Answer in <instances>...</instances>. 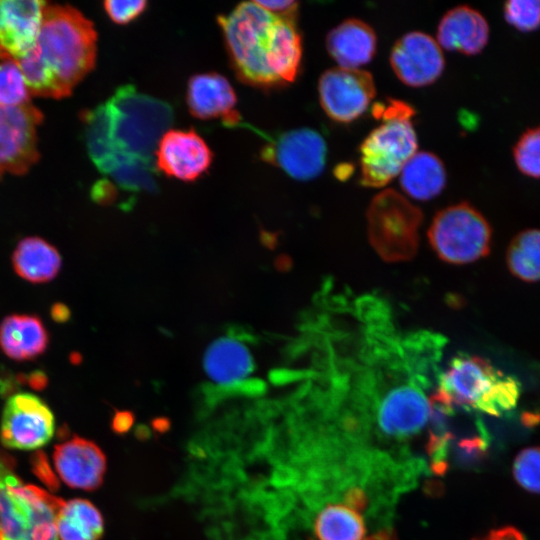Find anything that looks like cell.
<instances>
[{"mask_svg": "<svg viewBox=\"0 0 540 540\" xmlns=\"http://www.w3.org/2000/svg\"><path fill=\"white\" fill-rule=\"evenodd\" d=\"M377 47L374 30L359 19H347L329 31L326 48L329 55L346 69H359L369 63Z\"/></svg>", "mask_w": 540, "mask_h": 540, "instance_id": "obj_19", "label": "cell"}, {"mask_svg": "<svg viewBox=\"0 0 540 540\" xmlns=\"http://www.w3.org/2000/svg\"><path fill=\"white\" fill-rule=\"evenodd\" d=\"M90 158L103 174L115 168L120 153L114 139V118L107 102L81 114Z\"/></svg>", "mask_w": 540, "mask_h": 540, "instance_id": "obj_22", "label": "cell"}, {"mask_svg": "<svg viewBox=\"0 0 540 540\" xmlns=\"http://www.w3.org/2000/svg\"><path fill=\"white\" fill-rule=\"evenodd\" d=\"M70 361L73 363V364H79L81 361H82V356L80 353H77V352H73L71 353L70 355Z\"/></svg>", "mask_w": 540, "mask_h": 540, "instance_id": "obj_44", "label": "cell"}, {"mask_svg": "<svg viewBox=\"0 0 540 540\" xmlns=\"http://www.w3.org/2000/svg\"><path fill=\"white\" fill-rule=\"evenodd\" d=\"M186 102L192 116L201 120L221 118L228 126L238 125L237 97L226 77L210 72L193 75L187 84Z\"/></svg>", "mask_w": 540, "mask_h": 540, "instance_id": "obj_17", "label": "cell"}, {"mask_svg": "<svg viewBox=\"0 0 540 540\" xmlns=\"http://www.w3.org/2000/svg\"><path fill=\"white\" fill-rule=\"evenodd\" d=\"M53 461L59 477L71 488L91 491L103 482L106 457L90 440L73 436L57 444Z\"/></svg>", "mask_w": 540, "mask_h": 540, "instance_id": "obj_16", "label": "cell"}, {"mask_svg": "<svg viewBox=\"0 0 540 540\" xmlns=\"http://www.w3.org/2000/svg\"><path fill=\"white\" fill-rule=\"evenodd\" d=\"M390 64L401 82L410 87H423L441 76L445 60L435 39L424 32L413 31L396 41Z\"/></svg>", "mask_w": 540, "mask_h": 540, "instance_id": "obj_13", "label": "cell"}, {"mask_svg": "<svg viewBox=\"0 0 540 540\" xmlns=\"http://www.w3.org/2000/svg\"><path fill=\"white\" fill-rule=\"evenodd\" d=\"M427 235L432 249L442 261L462 265L489 254L492 230L477 209L461 202L437 212Z\"/></svg>", "mask_w": 540, "mask_h": 540, "instance_id": "obj_7", "label": "cell"}, {"mask_svg": "<svg viewBox=\"0 0 540 540\" xmlns=\"http://www.w3.org/2000/svg\"><path fill=\"white\" fill-rule=\"evenodd\" d=\"M318 540H369L363 514L343 502L322 506L313 522Z\"/></svg>", "mask_w": 540, "mask_h": 540, "instance_id": "obj_26", "label": "cell"}, {"mask_svg": "<svg viewBox=\"0 0 540 540\" xmlns=\"http://www.w3.org/2000/svg\"><path fill=\"white\" fill-rule=\"evenodd\" d=\"M256 4L281 19L295 20L298 2L292 0L255 1Z\"/></svg>", "mask_w": 540, "mask_h": 540, "instance_id": "obj_37", "label": "cell"}, {"mask_svg": "<svg viewBox=\"0 0 540 540\" xmlns=\"http://www.w3.org/2000/svg\"><path fill=\"white\" fill-rule=\"evenodd\" d=\"M35 50L66 97L95 66L97 32L79 10L46 5Z\"/></svg>", "mask_w": 540, "mask_h": 540, "instance_id": "obj_1", "label": "cell"}, {"mask_svg": "<svg viewBox=\"0 0 540 540\" xmlns=\"http://www.w3.org/2000/svg\"><path fill=\"white\" fill-rule=\"evenodd\" d=\"M400 185L411 198L430 200L439 195L446 185L445 167L435 154L416 152L400 172Z\"/></svg>", "mask_w": 540, "mask_h": 540, "instance_id": "obj_25", "label": "cell"}, {"mask_svg": "<svg viewBox=\"0 0 540 540\" xmlns=\"http://www.w3.org/2000/svg\"><path fill=\"white\" fill-rule=\"evenodd\" d=\"M62 260L58 250L39 237L22 239L12 254L15 272L32 283H44L56 277Z\"/></svg>", "mask_w": 540, "mask_h": 540, "instance_id": "obj_24", "label": "cell"}, {"mask_svg": "<svg viewBox=\"0 0 540 540\" xmlns=\"http://www.w3.org/2000/svg\"><path fill=\"white\" fill-rule=\"evenodd\" d=\"M203 367L208 377L220 385L242 381L255 369L248 348L231 336L220 337L208 346L203 356Z\"/></svg>", "mask_w": 540, "mask_h": 540, "instance_id": "obj_21", "label": "cell"}, {"mask_svg": "<svg viewBox=\"0 0 540 540\" xmlns=\"http://www.w3.org/2000/svg\"><path fill=\"white\" fill-rule=\"evenodd\" d=\"M294 22L277 18L272 31L267 64L280 86L293 82L301 66L302 42Z\"/></svg>", "mask_w": 540, "mask_h": 540, "instance_id": "obj_23", "label": "cell"}, {"mask_svg": "<svg viewBox=\"0 0 540 540\" xmlns=\"http://www.w3.org/2000/svg\"><path fill=\"white\" fill-rule=\"evenodd\" d=\"M56 528L59 540H99L104 532V520L90 501L77 498L63 502Z\"/></svg>", "mask_w": 540, "mask_h": 540, "instance_id": "obj_27", "label": "cell"}, {"mask_svg": "<svg viewBox=\"0 0 540 540\" xmlns=\"http://www.w3.org/2000/svg\"><path fill=\"white\" fill-rule=\"evenodd\" d=\"M48 344V332L36 315L11 314L0 323V348L13 360L34 359L46 351Z\"/></svg>", "mask_w": 540, "mask_h": 540, "instance_id": "obj_20", "label": "cell"}, {"mask_svg": "<svg viewBox=\"0 0 540 540\" xmlns=\"http://www.w3.org/2000/svg\"><path fill=\"white\" fill-rule=\"evenodd\" d=\"M475 540H525L520 531L513 527L492 530L486 536Z\"/></svg>", "mask_w": 540, "mask_h": 540, "instance_id": "obj_41", "label": "cell"}, {"mask_svg": "<svg viewBox=\"0 0 540 540\" xmlns=\"http://www.w3.org/2000/svg\"><path fill=\"white\" fill-rule=\"evenodd\" d=\"M504 17L519 31H534L540 26V0H510L504 5Z\"/></svg>", "mask_w": 540, "mask_h": 540, "instance_id": "obj_34", "label": "cell"}, {"mask_svg": "<svg viewBox=\"0 0 540 540\" xmlns=\"http://www.w3.org/2000/svg\"><path fill=\"white\" fill-rule=\"evenodd\" d=\"M44 1L0 0V58L19 60L37 44Z\"/></svg>", "mask_w": 540, "mask_h": 540, "instance_id": "obj_15", "label": "cell"}, {"mask_svg": "<svg viewBox=\"0 0 540 540\" xmlns=\"http://www.w3.org/2000/svg\"><path fill=\"white\" fill-rule=\"evenodd\" d=\"M489 25L477 10L457 6L444 14L437 27L440 47L466 55L480 53L488 43Z\"/></svg>", "mask_w": 540, "mask_h": 540, "instance_id": "obj_18", "label": "cell"}, {"mask_svg": "<svg viewBox=\"0 0 540 540\" xmlns=\"http://www.w3.org/2000/svg\"><path fill=\"white\" fill-rule=\"evenodd\" d=\"M414 109L400 100L388 99L386 102L377 103L372 109L373 116L378 120L389 118H410L414 115Z\"/></svg>", "mask_w": 540, "mask_h": 540, "instance_id": "obj_36", "label": "cell"}, {"mask_svg": "<svg viewBox=\"0 0 540 540\" xmlns=\"http://www.w3.org/2000/svg\"><path fill=\"white\" fill-rule=\"evenodd\" d=\"M35 456H36L35 460L33 461V464L35 467V473L48 486L52 488L55 487L57 484V481H56L57 479L55 478L49 466L47 465L45 455L43 453L38 452Z\"/></svg>", "mask_w": 540, "mask_h": 540, "instance_id": "obj_40", "label": "cell"}, {"mask_svg": "<svg viewBox=\"0 0 540 540\" xmlns=\"http://www.w3.org/2000/svg\"><path fill=\"white\" fill-rule=\"evenodd\" d=\"M506 263L518 279L540 281V230L528 229L518 233L508 245Z\"/></svg>", "mask_w": 540, "mask_h": 540, "instance_id": "obj_28", "label": "cell"}, {"mask_svg": "<svg viewBox=\"0 0 540 540\" xmlns=\"http://www.w3.org/2000/svg\"><path fill=\"white\" fill-rule=\"evenodd\" d=\"M90 196L100 205H111L117 198V190L107 179L98 180L91 188Z\"/></svg>", "mask_w": 540, "mask_h": 540, "instance_id": "obj_38", "label": "cell"}, {"mask_svg": "<svg viewBox=\"0 0 540 540\" xmlns=\"http://www.w3.org/2000/svg\"><path fill=\"white\" fill-rule=\"evenodd\" d=\"M13 464L0 461V540H59L56 519L64 500L23 484Z\"/></svg>", "mask_w": 540, "mask_h": 540, "instance_id": "obj_4", "label": "cell"}, {"mask_svg": "<svg viewBox=\"0 0 540 540\" xmlns=\"http://www.w3.org/2000/svg\"><path fill=\"white\" fill-rule=\"evenodd\" d=\"M318 93L320 105L329 118L350 123L367 110L376 88L369 72L334 67L320 76Z\"/></svg>", "mask_w": 540, "mask_h": 540, "instance_id": "obj_11", "label": "cell"}, {"mask_svg": "<svg viewBox=\"0 0 540 540\" xmlns=\"http://www.w3.org/2000/svg\"><path fill=\"white\" fill-rule=\"evenodd\" d=\"M135 420L134 414L129 410H116L111 426L115 433L123 434L129 431Z\"/></svg>", "mask_w": 540, "mask_h": 540, "instance_id": "obj_39", "label": "cell"}, {"mask_svg": "<svg viewBox=\"0 0 540 540\" xmlns=\"http://www.w3.org/2000/svg\"><path fill=\"white\" fill-rule=\"evenodd\" d=\"M513 476L522 488L540 494V447L519 452L513 462Z\"/></svg>", "mask_w": 540, "mask_h": 540, "instance_id": "obj_33", "label": "cell"}, {"mask_svg": "<svg viewBox=\"0 0 540 540\" xmlns=\"http://www.w3.org/2000/svg\"><path fill=\"white\" fill-rule=\"evenodd\" d=\"M30 92L15 60L0 63V105L21 106L29 103Z\"/></svg>", "mask_w": 540, "mask_h": 540, "instance_id": "obj_31", "label": "cell"}, {"mask_svg": "<svg viewBox=\"0 0 540 540\" xmlns=\"http://www.w3.org/2000/svg\"><path fill=\"white\" fill-rule=\"evenodd\" d=\"M108 103L113 112L118 152L154 161L157 146L174 120L170 104L141 93L130 84L119 87Z\"/></svg>", "mask_w": 540, "mask_h": 540, "instance_id": "obj_5", "label": "cell"}, {"mask_svg": "<svg viewBox=\"0 0 540 540\" xmlns=\"http://www.w3.org/2000/svg\"><path fill=\"white\" fill-rule=\"evenodd\" d=\"M278 17L252 2H242L218 17L232 66L240 80L260 88L280 86L269 71L267 58Z\"/></svg>", "mask_w": 540, "mask_h": 540, "instance_id": "obj_3", "label": "cell"}, {"mask_svg": "<svg viewBox=\"0 0 540 540\" xmlns=\"http://www.w3.org/2000/svg\"><path fill=\"white\" fill-rule=\"evenodd\" d=\"M154 159L156 169L165 175L191 182L207 172L213 153L193 129H170L161 138Z\"/></svg>", "mask_w": 540, "mask_h": 540, "instance_id": "obj_14", "label": "cell"}, {"mask_svg": "<svg viewBox=\"0 0 540 540\" xmlns=\"http://www.w3.org/2000/svg\"><path fill=\"white\" fill-rule=\"evenodd\" d=\"M417 148L410 118L383 119L360 145L361 184L371 188L385 186L400 174Z\"/></svg>", "mask_w": 540, "mask_h": 540, "instance_id": "obj_8", "label": "cell"}, {"mask_svg": "<svg viewBox=\"0 0 540 540\" xmlns=\"http://www.w3.org/2000/svg\"><path fill=\"white\" fill-rule=\"evenodd\" d=\"M520 396L519 381L488 360L458 354L442 369L436 399L451 408L501 416L512 410Z\"/></svg>", "mask_w": 540, "mask_h": 540, "instance_id": "obj_2", "label": "cell"}, {"mask_svg": "<svg viewBox=\"0 0 540 540\" xmlns=\"http://www.w3.org/2000/svg\"><path fill=\"white\" fill-rule=\"evenodd\" d=\"M109 175L119 188L128 192L157 193L159 190L155 161L120 154Z\"/></svg>", "mask_w": 540, "mask_h": 540, "instance_id": "obj_29", "label": "cell"}, {"mask_svg": "<svg viewBox=\"0 0 540 540\" xmlns=\"http://www.w3.org/2000/svg\"><path fill=\"white\" fill-rule=\"evenodd\" d=\"M26 383L34 390H43L48 384V377L42 370H35L26 376Z\"/></svg>", "mask_w": 540, "mask_h": 540, "instance_id": "obj_42", "label": "cell"}, {"mask_svg": "<svg viewBox=\"0 0 540 540\" xmlns=\"http://www.w3.org/2000/svg\"><path fill=\"white\" fill-rule=\"evenodd\" d=\"M50 315L55 322L65 323L70 319L71 311L63 303H54L50 309Z\"/></svg>", "mask_w": 540, "mask_h": 540, "instance_id": "obj_43", "label": "cell"}, {"mask_svg": "<svg viewBox=\"0 0 540 540\" xmlns=\"http://www.w3.org/2000/svg\"><path fill=\"white\" fill-rule=\"evenodd\" d=\"M327 147L315 130L299 128L286 131L271 140L261 151L262 159L281 168L290 177L307 181L320 175L325 167Z\"/></svg>", "mask_w": 540, "mask_h": 540, "instance_id": "obj_12", "label": "cell"}, {"mask_svg": "<svg viewBox=\"0 0 540 540\" xmlns=\"http://www.w3.org/2000/svg\"><path fill=\"white\" fill-rule=\"evenodd\" d=\"M54 432V415L40 397L16 393L6 400L0 424V440L5 447L37 449L46 445Z\"/></svg>", "mask_w": 540, "mask_h": 540, "instance_id": "obj_9", "label": "cell"}, {"mask_svg": "<svg viewBox=\"0 0 540 540\" xmlns=\"http://www.w3.org/2000/svg\"><path fill=\"white\" fill-rule=\"evenodd\" d=\"M517 168L526 176L540 178V127L528 129L513 150Z\"/></svg>", "mask_w": 540, "mask_h": 540, "instance_id": "obj_32", "label": "cell"}, {"mask_svg": "<svg viewBox=\"0 0 540 540\" xmlns=\"http://www.w3.org/2000/svg\"><path fill=\"white\" fill-rule=\"evenodd\" d=\"M421 210L393 189H385L370 202L367 210L368 239L386 262L412 259L419 245Z\"/></svg>", "mask_w": 540, "mask_h": 540, "instance_id": "obj_6", "label": "cell"}, {"mask_svg": "<svg viewBox=\"0 0 540 540\" xmlns=\"http://www.w3.org/2000/svg\"><path fill=\"white\" fill-rule=\"evenodd\" d=\"M30 94L42 97H65L54 75L39 57L35 48L17 60Z\"/></svg>", "mask_w": 540, "mask_h": 540, "instance_id": "obj_30", "label": "cell"}, {"mask_svg": "<svg viewBox=\"0 0 540 540\" xmlns=\"http://www.w3.org/2000/svg\"><path fill=\"white\" fill-rule=\"evenodd\" d=\"M42 112L28 103L0 105V179L6 174L22 175L37 162V127Z\"/></svg>", "mask_w": 540, "mask_h": 540, "instance_id": "obj_10", "label": "cell"}, {"mask_svg": "<svg viewBox=\"0 0 540 540\" xmlns=\"http://www.w3.org/2000/svg\"><path fill=\"white\" fill-rule=\"evenodd\" d=\"M108 17L116 24L125 25L138 18L147 8L145 0L115 1L103 3Z\"/></svg>", "mask_w": 540, "mask_h": 540, "instance_id": "obj_35", "label": "cell"}]
</instances>
